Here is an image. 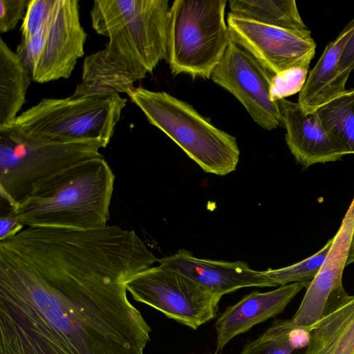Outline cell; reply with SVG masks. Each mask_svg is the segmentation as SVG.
I'll return each instance as SVG.
<instances>
[{"instance_id":"1","label":"cell","mask_w":354,"mask_h":354,"mask_svg":"<svg viewBox=\"0 0 354 354\" xmlns=\"http://www.w3.org/2000/svg\"><path fill=\"white\" fill-rule=\"evenodd\" d=\"M158 259L133 230L26 227L0 241V354H144L126 282Z\"/></svg>"},{"instance_id":"2","label":"cell","mask_w":354,"mask_h":354,"mask_svg":"<svg viewBox=\"0 0 354 354\" xmlns=\"http://www.w3.org/2000/svg\"><path fill=\"white\" fill-rule=\"evenodd\" d=\"M168 0H140L133 18L109 37L103 49L88 55L76 97L129 95L134 83L168 57Z\"/></svg>"},{"instance_id":"3","label":"cell","mask_w":354,"mask_h":354,"mask_svg":"<svg viewBox=\"0 0 354 354\" xmlns=\"http://www.w3.org/2000/svg\"><path fill=\"white\" fill-rule=\"evenodd\" d=\"M114 183L104 156L93 158L48 178L14 209L25 227H103L110 218Z\"/></svg>"},{"instance_id":"4","label":"cell","mask_w":354,"mask_h":354,"mask_svg":"<svg viewBox=\"0 0 354 354\" xmlns=\"http://www.w3.org/2000/svg\"><path fill=\"white\" fill-rule=\"evenodd\" d=\"M20 29L16 52L35 82L68 78L84 55L77 0H30Z\"/></svg>"},{"instance_id":"5","label":"cell","mask_w":354,"mask_h":354,"mask_svg":"<svg viewBox=\"0 0 354 354\" xmlns=\"http://www.w3.org/2000/svg\"><path fill=\"white\" fill-rule=\"evenodd\" d=\"M127 99L106 96L44 98L0 129L46 143L95 142L105 148L118 123Z\"/></svg>"},{"instance_id":"6","label":"cell","mask_w":354,"mask_h":354,"mask_svg":"<svg viewBox=\"0 0 354 354\" xmlns=\"http://www.w3.org/2000/svg\"><path fill=\"white\" fill-rule=\"evenodd\" d=\"M155 126L206 173L225 176L240 156L236 138L213 125L188 103L168 93L135 88L129 95Z\"/></svg>"},{"instance_id":"7","label":"cell","mask_w":354,"mask_h":354,"mask_svg":"<svg viewBox=\"0 0 354 354\" xmlns=\"http://www.w3.org/2000/svg\"><path fill=\"white\" fill-rule=\"evenodd\" d=\"M226 0H176L170 8L168 57L174 75L210 78L231 41Z\"/></svg>"},{"instance_id":"8","label":"cell","mask_w":354,"mask_h":354,"mask_svg":"<svg viewBox=\"0 0 354 354\" xmlns=\"http://www.w3.org/2000/svg\"><path fill=\"white\" fill-rule=\"evenodd\" d=\"M95 142L46 143L0 129V194L16 208L44 182L77 163L102 156Z\"/></svg>"},{"instance_id":"9","label":"cell","mask_w":354,"mask_h":354,"mask_svg":"<svg viewBox=\"0 0 354 354\" xmlns=\"http://www.w3.org/2000/svg\"><path fill=\"white\" fill-rule=\"evenodd\" d=\"M126 287L135 301L194 330L216 317L222 297L160 263L133 276Z\"/></svg>"},{"instance_id":"10","label":"cell","mask_w":354,"mask_h":354,"mask_svg":"<svg viewBox=\"0 0 354 354\" xmlns=\"http://www.w3.org/2000/svg\"><path fill=\"white\" fill-rule=\"evenodd\" d=\"M274 74L236 42L231 40L211 79L232 93L253 120L266 130L282 124L278 102L270 97Z\"/></svg>"},{"instance_id":"11","label":"cell","mask_w":354,"mask_h":354,"mask_svg":"<svg viewBox=\"0 0 354 354\" xmlns=\"http://www.w3.org/2000/svg\"><path fill=\"white\" fill-rule=\"evenodd\" d=\"M354 263V197L333 237L319 270L310 281L291 319L293 326L310 328L343 304L348 295L342 284L344 268Z\"/></svg>"},{"instance_id":"12","label":"cell","mask_w":354,"mask_h":354,"mask_svg":"<svg viewBox=\"0 0 354 354\" xmlns=\"http://www.w3.org/2000/svg\"><path fill=\"white\" fill-rule=\"evenodd\" d=\"M227 24L231 40L244 48L272 74L294 67L309 68L316 49L309 30L268 26L230 13Z\"/></svg>"},{"instance_id":"13","label":"cell","mask_w":354,"mask_h":354,"mask_svg":"<svg viewBox=\"0 0 354 354\" xmlns=\"http://www.w3.org/2000/svg\"><path fill=\"white\" fill-rule=\"evenodd\" d=\"M158 263L192 279L211 292L223 296L246 287H273L264 271L252 270L248 263L201 259L180 249L158 259Z\"/></svg>"},{"instance_id":"14","label":"cell","mask_w":354,"mask_h":354,"mask_svg":"<svg viewBox=\"0 0 354 354\" xmlns=\"http://www.w3.org/2000/svg\"><path fill=\"white\" fill-rule=\"evenodd\" d=\"M278 102L286 144L295 160L305 167L340 160L342 149L330 138L316 111L306 113L298 102Z\"/></svg>"},{"instance_id":"15","label":"cell","mask_w":354,"mask_h":354,"mask_svg":"<svg viewBox=\"0 0 354 354\" xmlns=\"http://www.w3.org/2000/svg\"><path fill=\"white\" fill-rule=\"evenodd\" d=\"M306 286L295 282L266 292L253 291L229 306L217 319L216 352L235 336L248 331L254 325L281 313L295 296Z\"/></svg>"},{"instance_id":"16","label":"cell","mask_w":354,"mask_h":354,"mask_svg":"<svg viewBox=\"0 0 354 354\" xmlns=\"http://www.w3.org/2000/svg\"><path fill=\"white\" fill-rule=\"evenodd\" d=\"M354 32V19L325 48L299 94L298 103L306 113L319 107L346 91L338 77V64L344 48Z\"/></svg>"},{"instance_id":"17","label":"cell","mask_w":354,"mask_h":354,"mask_svg":"<svg viewBox=\"0 0 354 354\" xmlns=\"http://www.w3.org/2000/svg\"><path fill=\"white\" fill-rule=\"evenodd\" d=\"M305 354H354V295L313 326Z\"/></svg>"},{"instance_id":"18","label":"cell","mask_w":354,"mask_h":354,"mask_svg":"<svg viewBox=\"0 0 354 354\" xmlns=\"http://www.w3.org/2000/svg\"><path fill=\"white\" fill-rule=\"evenodd\" d=\"M31 80L20 56L0 38V129L10 125L19 115Z\"/></svg>"},{"instance_id":"19","label":"cell","mask_w":354,"mask_h":354,"mask_svg":"<svg viewBox=\"0 0 354 354\" xmlns=\"http://www.w3.org/2000/svg\"><path fill=\"white\" fill-rule=\"evenodd\" d=\"M230 14L260 24L289 29H304L294 0H230Z\"/></svg>"},{"instance_id":"20","label":"cell","mask_w":354,"mask_h":354,"mask_svg":"<svg viewBox=\"0 0 354 354\" xmlns=\"http://www.w3.org/2000/svg\"><path fill=\"white\" fill-rule=\"evenodd\" d=\"M316 112L328 135L344 154H354V88L346 90Z\"/></svg>"},{"instance_id":"21","label":"cell","mask_w":354,"mask_h":354,"mask_svg":"<svg viewBox=\"0 0 354 354\" xmlns=\"http://www.w3.org/2000/svg\"><path fill=\"white\" fill-rule=\"evenodd\" d=\"M139 3L140 0H95L91 10L93 28L109 38L131 21Z\"/></svg>"},{"instance_id":"22","label":"cell","mask_w":354,"mask_h":354,"mask_svg":"<svg viewBox=\"0 0 354 354\" xmlns=\"http://www.w3.org/2000/svg\"><path fill=\"white\" fill-rule=\"evenodd\" d=\"M332 243L333 238L313 256L284 268H269L265 270L264 273L273 287L299 282L304 283L307 288L319 270Z\"/></svg>"},{"instance_id":"23","label":"cell","mask_w":354,"mask_h":354,"mask_svg":"<svg viewBox=\"0 0 354 354\" xmlns=\"http://www.w3.org/2000/svg\"><path fill=\"white\" fill-rule=\"evenodd\" d=\"M288 342L283 320H276L257 339L247 344L240 354H297Z\"/></svg>"},{"instance_id":"24","label":"cell","mask_w":354,"mask_h":354,"mask_svg":"<svg viewBox=\"0 0 354 354\" xmlns=\"http://www.w3.org/2000/svg\"><path fill=\"white\" fill-rule=\"evenodd\" d=\"M308 68L294 67L274 74L271 80L270 97L277 102L299 93L307 80Z\"/></svg>"},{"instance_id":"25","label":"cell","mask_w":354,"mask_h":354,"mask_svg":"<svg viewBox=\"0 0 354 354\" xmlns=\"http://www.w3.org/2000/svg\"><path fill=\"white\" fill-rule=\"evenodd\" d=\"M30 0H0V32L6 33L16 28L24 19Z\"/></svg>"},{"instance_id":"26","label":"cell","mask_w":354,"mask_h":354,"mask_svg":"<svg viewBox=\"0 0 354 354\" xmlns=\"http://www.w3.org/2000/svg\"><path fill=\"white\" fill-rule=\"evenodd\" d=\"M286 338L290 346L295 350H300L308 346L310 328L293 326L290 319L283 320Z\"/></svg>"},{"instance_id":"27","label":"cell","mask_w":354,"mask_h":354,"mask_svg":"<svg viewBox=\"0 0 354 354\" xmlns=\"http://www.w3.org/2000/svg\"><path fill=\"white\" fill-rule=\"evenodd\" d=\"M354 69V32L346 43L338 64V77L340 84L346 87L348 78Z\"/></svg>"},{"instance_id":"28","label":"cell","mask_w":354,"mask_h":354,"mask_svg":"<svg viewBox=\"0 0 354 354\" xmlns=\"http://www.w3.org/2000/svg\"><path fill=\"white\" fill-rule=\"evenodd\" d=\"M25 228L17 218L15 210L10 207L8 212L0 217V241L11 238Z\"/></svg>"}]
</instances>
